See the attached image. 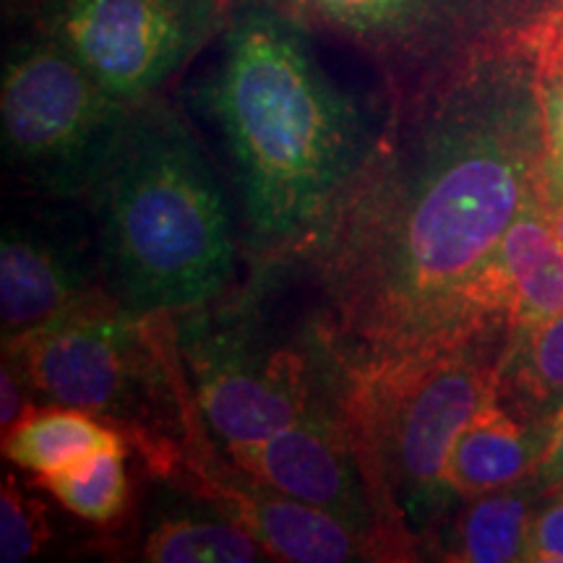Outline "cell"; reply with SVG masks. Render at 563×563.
Returning a JSON list of instances; mask_svg holds the SVG:
<instances>
[{
    "instance_id": "obj_8",
    "label": "cell",
    "mask_w": 563,
    "mask_h": 563,
    "mask_svg": "<svg viewBox=\"0 0 563 563\" xmlns=\"http://www.w3.org/2000/svg\"><path fill=\"white\" fill-rule=\"evenodd\" d=\"M308 32L368 58L389 95L439 79L475 55L534 40L506 0H277Z\"/></svg>"
},
{
    "instance_id": "obj_7",
    "label": "cell",
    "mask_w": 563,
    "mask_h": 563,
    "mask_svg": "<svg viewBox=\"0 0 563 563\" xmlns=\"http://www.w3.org/2000/svg\"><path fill=\"white\" fill-rule=\"evenodd\" d=\"M129 104L40 32L9 45L0 87L3 165L42 199H89L131 115Z\"/></svg>"
},
{
    "instance_id": "obj_11",
    "label": "cell",
    "mask_w": 563,
    "mask_h": 563,
    "mask_svg": "<svg viewBox=\"0 0 563 563\" xmlns=\"http://www.w3.org/2000/svg\"><path fill=\"white\" fill-rule=\"evenodd\" d=\"M178 485L243 522L262 540L274 561H386L382 548L371 538L319 506L258 483L230 462L217 443L186 470Z\"/></svg>"
},
{
    "instance_id": "obj_10",
    "label": "cell",
    "mask_w": 563,
    "mask_h": 563,
    "mask_svg": "<svg viewBox=\"0 0 563 563\" xmlns=\"http://www.w3.org/2000/svg\"><path fill=\"white\" fill-rule=\"evenodd\" d=\"M238 467L258 483L334 514L382 548L386 561H407L386 525L365 460L342 410V391L253 449Z\"/></svg>"
},
{
    "instance_id": "obj_25",
    "label": "cell",
    "mask_w": 563,
    "mask_h": 563,
    "mask_svg": "<svg viewBox=\"0 0 563 563\" xmlns=\"http://www.w3.org/2000/svg\"><path fill=\"white\" fill-rule=\"evenodd\" d=\"M543 194H545L548 217H551V228L563 249V183L543 175Z\"/></svg>"
},
{
    "instance_id": "obj_17",
    "label": "cell",
    "mask_w": 563,
    "mask_h": 563,
    "mask_svg": "<svg viewBox=\"0 0 563 563\" xmlns=\"http://www.w3.org/2000/svg\"><path fill=\"white\" fill-rule=\"evenodd\" d=\"M496 397L532 426H548L563 410V311L509 334Z\"/></svg>"
},
{
    "instance_id": "obj_18",
    "label": "cell",
    "mask_w": 563,
    "mask_h": 563,
    "mask_svg": "<svg viewBox=\"0 0 563 563\" xmlns=\"http://www.w3.org/2000/svg\"><path fill=\"white\" fill-rule=\"evenodd\" d=\"M104 449H131L121 431L74 407L42 405L16 431L3 435V456L13 467L47 477Z\"/></svg>"
},
{
    "instance_id": "obj_12",
    "label": "cell",
    "mask_w": 563,
    "mask_h": 563,
    "mask_svg": "<svg viewBox=\"0 0 563 563\" xmlns=\"http://www.w3.org/2000/svg\"><path fill=\"white\" fill-rule=\"evenodd\" d=\"M545 175V173H543ZM563 311V249L548 217L543 183L514 217L473 287V313L509 332Z\"/></svg>"
},
{
    "instance_id": "obj_22",
    "label": "cell",
    "mask_w": 563,
    "mask_h": 563,
    "mask_svg": "<svg viewBox=\"0 0 563 563\" xmlns=\"http://www.w3.org/2000/svg\"><path fill=\"white\" fill-rule=\"evenodd\" d=\"M40 397L34 391L24 368L9 352H3V365H0V433L9 435L24 422L30 415L40 410Z\"/></svg>"
},
{
    "instance_id": "obj_20",
    "label": "cell",
    "mask_w": 563,
    "mask_h": 563,
    "mask_svg": "<svg viewBox=\"0 0 563 563\" xmlns=\"http://www.w3.org/2000/svg\"><path fill=\"white\" fill-rule=\"evenodd\" d=\"M51 540L53 522L47 506L26 493L13 470H5L0 481V561H30L45 551Z\"/></svg>"
},
{
    "instance_id": "obj_26",
    "label": "cell",
    "mask_w": 563,
    "mask_h": 563,
    "mask_svg": "<svg viewBox=\"0 0 563 563\" xmlns=\"http://www.w3.org/2000/svg\"><path fill=\"white\" fill-rule=\"evenodd\" d=\"M9 3H11V5H16V3H21V0H5V5H9Z\"/></svg>"
},
{
    "instance_id": "obj_23",
    "label": "cell",
    "mask_w": 563,
    "mask_h": 563,
    "mask_svg": "<svg viewBox=\"0 0 563 563\" xmlns=\"http://www.w3.org/2000/svg\"><path fill=\"white\" fill-rule=\"evenodd\" d=\"M527 561L563 563V488L540 498L532 514Z\"/></svg>"
},
{
    "instance_id": "obj_6",
    "label": "cell",
    "mask_w": 563,
    "mask_h": 563,
    "mask_svg": "<svg viewBox=\"0 0 563 563\" xmlns=\"http://www.w3.org/2000/svg\"><path fill=\"white\" fill-rule=\"evenodd\" d=\"M173 323L196 405L230 462L342 391V357L316 321L282 340L264 321L258 285L175 313Z\"/></svg>"
},
{
    "instance_id": "obj_3",
    "label": "cell",
    "mask_w": 563,
    "mask_h": 563,
    "mask_svg": "<svg viewBox=\"0 0 563 563\" xmlns=\"http://www.w3.org/2000/svg\"><path fill=\"white\" fill-rule=\"evenodd\" d=\"M104 292L141 316H175L232 290L238 243L199 139L162 97L136 104L89 194Z\"/></svg>"
},
{
    "instance_id": "obj_2",
    "label": "cell",
    "mask_w": 563,
    "mask_h": 563,
    "mask_svg": "<svg viewBox=\"0 0 563 563\" xmlns=\"http://www.w3.org/2000/svg\"><path fill=\"white\" fill-rule=\"evenodd\" d=\"M308 34L277 0H230L222 63L207 89L258 266L311 249L376 136Z\"/></svg>"
},
{
    "instance_id": "obj_21",
    "label": "cell",
    "mask_w": 563,
    "mask_h": 563,
    "mask_svg": "<svg viewBox=\"0 0 563 563\" xmlns=\"http://www.w3.org/2000/svg\"><path fill=\"white\" fill-rule=\"evenodd\" d=\"M538 91L545 131V175L563 183V11L534 37Z\"/></svg>"
},
{
    "instance_id": "obj_15",
    "label": "cell",
    "mask_w": 563,
    "mask_h": 563,
    "mask_svg": "<svg viewBox=\"0 0 563 563\" xmlns=\"http://www.w3.org/2000/svg\"><path fill=\"white\" fill-rule=\"evenodd\" d=\"M167 501L154 506L139 543L152 563H253L272 561L262 540L220 506L165 483Z\"/></svg>"
},
{
    "instance_id": "obj_9",
    "label": "cell",
    "mask_w": 563,
    "mask_h": 563,
    "mask_svg": "<svg viewBox=\"0 0 563 563\" xmlns=\"http://www.w3.org/2000/svg\"><path fill=\"white\" fill-rule=\"evenodd\" d=\"M13 9L136 108L222 34L230 0H21Z\"/></svg>"
},
{
    "instance_id": "obj_19",
    "label": "cell",
    "mask_w": 563,
    "mask_h": 563,
    "mask_svg": "<svg viewBox=\"0 0 563 563\" xmlns=\"http://www.w3.org/2000/svg\"><path fill=\"white\" fill-rule=\"evenodd\" d=\"M129 449H104L70 464V467L37 477L63 509L97 527H112L129 514L131 506V477L125 467Z\"/></svg>"
},
{
    "instance_id": "obj_14",
    "label": "cell",
    "mask_w": 563,
    "mask_h": 563,
    "mask_svg": "<svg viewBox=\"0 0 563 563\" xmlns=\"http://www.w3.org/2000/svg\"><path fill=\"white\" fill-rule=\"evenodd\" d=\"M548 433L551 422H525L493 394L464 426L449 456L446 485L454 501L527 481L543 454Z\"/></svg>"
},
{
    "instance_id": "obj_24",
    "label": "cell",
    "mask_w": 563,
    "mask_h": 563,
    "mask_svg": "<svg viewBox=\"0 0 563 563\" xmlns=\"http://www.w3.org/2000/svg\"><path fill=\"white\" fill-rule=\"evenodd\" d=\"M530 477L545 493L563 488V410L551 420V433H548L545 449Z\"/></svg>"
},
{
    "instance_id": "obj_4",
    "label": "cell",
    "mask_w": 563,
    "mask_h": 563,
    "mask_svg": "<svg viewBox=\"0 0 563 563\" xmlns=\"http://www.w3.org/2000/svg\"><path fill=\"white\" fill-rule=\"evenodd\" d=\"M506 342L509 329H473L405 355L344 365V418L386 525L410 559L456 504L446 485L449 456L496 394Z\"/></svg>"
},
{
    "instance_id": "obj_1",
    "label": "cell",
    "mask_w": 563,
    "mask_h": 563,
    "mask_svg": "<svg viewBox=\"0 0 563 563\" xmlns=\"http://www.w3.org/2000/svg\"><path fill=\"white\" fill-rule=\"evenodd\" d=\"M543 173L534 40L389 95L361 170L295 258L319 298L316 327L342 363L501 327L473 313V287Z\"/></svg>"
},
{
    "instance_id": "obj_16",
    "label": "cell",
    "mask_w": 563,
    "mask_h": 563,
    "mask_svg": "<svg viewBox=\"0 0 563 563\" xmlns=\"http://www.w3.org/2000/svg\"><path fill=\"white\" fill-rule=\"evenodd\" d=\"M545 490L532 477L467 498L443 538L441 559L456 563L527 561L532 514Z\"/></svg>"
},
{
    "instance_id": "obj_5",
    "label": "cell",
    "mask_w": 563,
    "mask_h": 563,
    "mask_svg": "<svg viewBox=\"0 0 563 563\" xmlns=\"http://www.w3.org/2000/svg\"><path fill=\"white\" fill-rule=\"evenodd\" d=\"M40 405L84 410L121 431L162 483L186 470L203 431L173 316H141L97 290L58 319L3 342Z\"/></svg>"
},
{
    "instance_id": "obj_13",
    "label": "cell",
    "mask_w": 563,
    "mask_h": 563,
    "mask_svg": "<svg viewBox=\"0 0 563 563\" xmlns=\"http://www.w3.org/2000/svg\"><path fill=\"white\" fill-rule=\"evenodd\" d=\"M102 290L100 266L76 245L40 228L5 224L0 243V329L16 340Z\"/></svg>"
}]
</instances>
